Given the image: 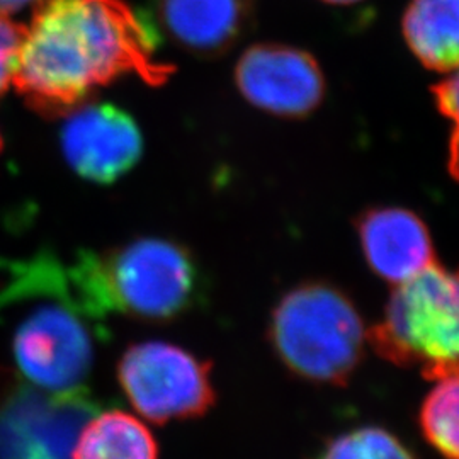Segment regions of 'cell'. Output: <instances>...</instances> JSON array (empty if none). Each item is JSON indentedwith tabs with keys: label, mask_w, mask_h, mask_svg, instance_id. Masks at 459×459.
<instances>
[{
	"label": "cell",
	"mask_w": 459,
	"mask_h": 459,
	"mask_svg": "<svg viewBox=\"0 0 459 459\" xmlns=\"http://www.w3.org/2000/svg\"><path fill=\"white\" fill-rule=\"evenodd\" d=\"M155 22L125 0H47L17 53L13 85L39 115L65 116L125 75L162 85Z\"/></svg>",
	"instance_id": "1"
},
{
	"label": "cell",
	"mask_w": 459,
	"mask_h": 459,
	"mask_svg": "<svg viewBox=\"0 0 459 459\" xmlns=\"http://www.w3.org/2000/svg\"><path fill=\"white\" fill-rule=\"evenodd\" d=\"M0 307L26 305L13 333L21 373L53 394H75L89 375L100 322L65 265L49 252L4 263Z\"/></svg>",
	"instance_id": "2"
},
{
	"label": "cell",
	"mask_w": 459,
	"mask_h": 459,
	"mask_svg": "<svg viewBox=\"0 0 459 459\" xmlns=\"http://www.w3.org/2000/svg\"><path fill=\"white\" fill-rule=\"evenodd\" d=\"M91 310L169 322L196 307L203 284L186 247L160 237L136 238L108 252H81L70 264Z\"/></svg>",
	"instance_id": "3"
},
{
	"label": "cell",
	"mask_w": 459,
	"mask_h": 459,
	"mask_svg": "<svg viewBox=\"0 0 459 459\" xmlns=\"http://www.w3.org/2000/svg\"><path fill=\"white\" fill-rule=\"evenodd\" d=\"M269 339L281 361L313 383L344 385L361 361L368 332L354 303L325 282H308L282 296Z\"/></svg>",
	"instance_id": "4"
},
{
	"label": "cell",
	"mask_w": 459,
	"mask_h": 459,
	"mask_svg": "<svg viewBox=\"0 0 459 459\" xmlns=\"http://www.w3.org/2000/svg\"><path fill=\"white\" fill-rule=\"evenodd\" d=\"M368 341L381 358L419 368L427 379L459 373V269L432 264L398 284Z\"/></svg>",
	"instance_id": "5"
},
{
	"label": "cell",
	"mask_w": 459,
	"mask_h": 459,
	"mask_svg": "<svg viewBox=\"0 0 459 459\" xmlns=\"http://www.w3.org/2000/svg\"><path fill=\"white\" fill-rule=\"evenodd\" d=\"M117 381L134 411L155 424L199 419L216 402L210 362L162 341L130 345L117 362Z\"/></svg>",
	"instance_id": "6"
},
{
	"label": "cell",
	"mask_w": 459,
	"mask_h": 459,
	"mask_svg": "<svg viewBox=\"0 0 459 459\" xmlns=\"http://www.w3.org/2000/svg\"><path fill=\"white\" fill-rule=\"evenodd\" d=\"M60 140L74 172L102 186L125 178L143 155L136 121L111 102H85L66 113Z\"/></svg>",
	"instance_id": "7"
},
{
	"label": "cell",
	"mask_w": 459,
	"mask_h": 459,
	"mask_svg": "<svg viewBox=\"0 0 459 459\" xmlns=\"http://www.w3.org/2000/svg\"><path fill=\"white\" fill-rule=\"evenodd\" d=\"M235 82L255 108L286 117H303L318 108L325 79L310 53L284 45H254L235 66Z\"/></svg>",
	"instance_id": "8"
},
{
	"label": "cell",
	"mask_w": 459,
	"mask_h": 459,
	"mask_svg": "<svg viewBox=\"0 0 459 459\" xmlns=\"http://www.w3.org/2000/svg\"><path fill=\"white\" fill-rule=\"evenodd\" d=\"M0 429L2 459H68L75 424L91 407L79 392L41 400L17 392Z\"/></svg>",
	"instance_id": "9"
},
{
	"label": "cell",
	"mask_w": 459,
	"mask_h": 459,
	"mask_svg": "<svg viewBox=\"0 0 459 459\" xmlns=\"http://www.w3.org/2000/svg\"><path fill=\"white\" fill-rule=\"evenodd\" d=\"M259 0H157L159 28L201 58L229 53L250 33Z\"/></svg>",
	"instance_id": "10"
},
{
	"label": "cell",
	"mask_w": 459,
	"mask_h": 459,
	"mask_svg": "<svg viewBox=\"0 0 459 459\" xmlns=\"http://www.w3.org/2000/svg\"><path fill=\"white\" fill-rule=\"evenodd\" d=\"M358 231L366 261L392 284H403L436 264L426 223L409 210H369L359 218Z\"/></svg>",
	"instance_id": "11"
},
{
	"label": "cell",
	"mask_w": 459,
	"mask_h": 459,
	"mask_svg": "<svg viewBox=\"0 0 459 459\" xmlns=\"http://www.w3.org/2000/svg\"><path fill=\"white\" fill-rule=\"evenodd\" d=\"M403 38L422 65L459 68V0H411L402 19Z\"/></svg>",
	"instance_id": "12"
},
{
	"label": "cell",
	"mask_w": 459,
	"mask_h": 459,
	"mask_svg": "<svg viewBox=\"0 0 459 459\" xmlns=\"http://www.w3.org/2000/svg\"><path fill=\"white\" fill-rule=\"evenodd\" d=\"M72 459H159V444L130 413L104 411L83 427Z\"/></svg>",
	"instance_id": "13"
},
{
	"label": "cell",
	"mask_w": 459,
	"mask_h": 459,
	"mask_svg": "<svg viewBox=\"0 0 459 459\" xmlns=\"http://www.w3.org/2000/svg\"><path fill=\"white\" fill-rule=\"evenodd\" d=\"M419 419L427 441L444 458L459 459V373L437 379Z\"/></svg>",
	"instance_id": "14"
},
{
	"label": "cell",
	"mask_w": 459,
	"mask_h": 459,
	"mask_svg": "<svg viewBox=\"0 0 459 459\" xmlns=\"http://www.w3.org/2000/svg\"><path fill=\"white\" fill-rule=\"evenodd\" d=\"M316 459H415L394 434L379 427H361L335 437Z\"/></svg>",
	"instance_id": "15"
},
{
	"label": "cell",
	"mask_w": 459,
	"mask_h": 459,
	"mask_svg": "<svg viewBox=\"0 0 459 459\" xmlns=\"http://www.w3.org/2000/svg\"><path fill=\"white\" fill-rule=\"evenodd\" d=\"M436 102L446 117L453 123L451 143H449V170L459 181V68L455 75L432 87Z\"/></svg>",
	"instance_id": "16"
},
{
	"label": "cell",
	"mask_w": 459,
	"mask_h": 459,
	"mask_svg": "<svg viewBox=\"0 0 459 459\" xmlns=\"http://www.w3.org/2000/svg\"><path fill=\"white\" fill-rule=\"evenodd\" d=\"M24 33V26L11 21L7 16H0V98L7 91L9 83H13L14 64Z\"/></svg>",
	"instance_id": "17"
},
{
	"label": "cell",
	"mask_w": 459,
	"mask_h": 459,
	"mask_svg": "<svg viewBox=\"0 0 459 459\" xmlns=\"http://www.w3.org/2000/svg\"><path fill=\"white\" fill-rule=\"evenodd\" d=\"M47 0H0V16L16 14V13H21L28 7L38 9Z\"/></svg>",
	"instance_id": "18"
},
{
	"label": "cell",
	"mask_w": 459,
	"mask_h": 459,
	"mask_svg": "<svg viewBox=\"0 0 459 459\" xmlns=\"http://www.w3.org/2000/svg\"><path fill=\"white\" fill-rule=\"evenodd\" d=\"M325 4H332V5H352V4H358L361 0H322Z\"/></svg>",
	"instance_id": "19"
},
{
	"label": "cell",
	"mask_w": 459,
	"mask_h": 459,
	"mask_svg": "<svg viewBox=\"0 0 459 459\" xmlns=\"http://www.w3.org/2000/svg\"><path fill=\"white\" fill-rule=\"evenodd\" d=\"M2 145H4V143H2V134H0V152H2Z\"/></svg>",
	"instance_id": "20"
}]
</instances>
